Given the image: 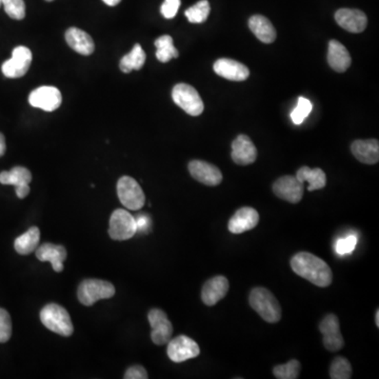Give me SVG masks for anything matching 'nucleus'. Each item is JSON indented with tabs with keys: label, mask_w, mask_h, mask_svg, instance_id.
Returning <instances> with one entry per match:
<instances>
[{
	"label": "nucleus",
	"mask_w": 379,
	"mask_h": 379,
	"mask_svg": "<svg viewBox=\"0 0 379 379\" xmlns=\"http://www.w3.org/2000/svg\"><path fill=\"white\" fill-rule=\"evenodd\" d=\"M293 271L317 287H329L333 273L327 262L309 252H300L291 260Z\"/></svg>",
	"instance_id": "obj_1"
},
{
	"label": "nucleus",
	"mask_w": 379,
	"mask_h": 379,
	"mask_svg": "<svg viewBox=\"0 0 379 379\" xmlns=\"http://www.w3.org/2000/svg\"><path fill=\"white\" fill-rule=\"evenodd\" d=\"M251 307L266 323H276L282 319V308L275 296L266 288H254L249 297Z\"/></svg>",
	"instance_id": "obj_2"
},
{
	"label": "nucleus",
	"mask_w": 379,
	"mask_h": 379,
	"mask_svg": "<svg viewBox=\"0 0 379 379\" xmlns=\"http://www.w3.org/2000/svg\"><path fill=\"white\" fill-rule=\"evenodd\" d=\"M41 321L47 329L61 336H71L74 332L70 314L57 303H50L41 310Z\"/></svg>",
	"instance_id": "obj_3"
},
{
	"label": "nucleus",
	"mask_w": 379,
	"mask_h": 379,
	"mask_svg": "<svg viewBox=\"0 0 379 379\" xmlns=\"http://www.w3.org/2000/svg\"><path fill=\"white\" fill-rule=\"evenodd\" d=\"M115 295V287L111 282L102 279H86L79 284L77 296L80 303L87 307L100 299H108Z\"/></svg>",
	"instance_id": "obj_4"
},
{
	"label": "nucleus",
	"mask_w": 379,
	"mask_h": 379,
	"mask_svg": "<svg viewBox=\"0 0 379 379\" xmlns=\"http://www.w3.org/2000/svg\"><path fill=\"white\" fill-rule=\"evenodd\" d=\"M172 98L179 108L191 116L200 115L205 108L200 95L190 84H179L174 87Z\"/></svg>",
	"instance_id": "obj_5"
},
{
	"label": "nucleus",
	"mask_w": 379,
	"mask_h": 379,
	"mask_svg": "<svg viewBox=\"0 0 379 379\" xmlns=\"http://www.w3.org/2000/svg\"><path fill=\"white\" fill-rule=\"evenodd\" d=\"M117 194L124 207L132 211L140 210L145 205L146 195L139 183L130 176H122L117 183Z\"/></svg>",
	"instance_id": "obj_6"
},
{
	"label": "nucleus",
	"mask_w": 379,
	"mask_h": 379,
	"mask_svg": "<svg viewBox=\"0 0 379 379\" xmlns=\"http://www.w3.org/2000/svg\"><path fill=\"white\" fill-rule=\"evenodd\" d=\"M137 233L135 217L124 209H117L111 215L108 235L114 240H128Z\"/></svg>",
	"instance_id": "obj_7"
},
{
	"label": "nucleus",
	"mask_w": 379,
	"mask_h": 379,
	"mask_svg": "<svg viewBox=\"0 0 379 379\" xmlns=\"http://www.w3.org/2000/svg\"><path fill=\"white\" fill-rule=\"evenodd\" d=\"M32 52L29 47L19 45L14 49L12 57L3 62V74L8 78H19L25 76L32 63Z\"/></svg>",
	"instance_id": "obj_8"
},
{
	"label": "nucleus",
	"mask_w": 379,
	"mask_h": 379,
	"mask_svg": "<svg viewBox=\"0 0 379 379\" xmlns=\"http://www.w3.org/2000/svg\"><path fill=\"white\" fill-rule=\"evenodd\" d=\"M319 331L323 334V345L330 352L341 350L345 341L341 332L339 319L335 314H328L319 323Z\"/></svg>",
	"instance_id": "obj_9"
},
{
	"label": "nucleus",
	"mask_w": 379,
	"mask_h": 379,
	"mask_svg": "<svg viewBox=\"0 0 379 379\" xmlns=\"http://www.w3.org/2000/svg\"><path fill=\"white\" fill-rule=\"evenodd\" d=\"M168 356L174 363H183L200 354V347L192 338L179 335L168 343Z\"/></svg>",
	"instance_id": "obj_10"
},
{
	"label": "nucleus",
	"mask_w": 379,
	"mask_h": 379,
	"mask_svg": "<svg viewBox=\"0 0 379 379\" xmlns=\"http://www.w3.org/2000/svg\"><path fill=\"white\" fill-rule=\"evenodd\" d=\"M148 319L152 328V341L157 345L169 343L173 334V325L167 314L161 309H152L148 314Z\"/></svg>",
	"instance_id": "obj_11"
},
{
	"label": "nucleus",
	"mask_w": 379,
	"mask_h": 379,
	"mask_svg": "<svg viewBox=\"0 0 379 379\" xmlns=\"http://www.w3.org/2000/svg\"><path fill=\"white\" fill-rule=\"evenodd\" d=\"M29 102L34 108H41L47 112H53L60 106L62 96L60 91L52 86H43L30 94Z\"/></svg>",
	"instance_id": "obj_12"
},
{
	"label": "nucleus",
	"mask_w": 379,
	"mask_h": 379,
	"mask_svg": "<svg viewBox=\"0 0 379 379\" xmlns=\"http://www.w3.org/2000/svg\"><path fill=\"white\" fill-rule=\"evenodd\" d=\"M303 183L296 176H282L274 183L273 192L280 199L291 203H298L303 196Z\"/></svg>",
	"instance_id": "obj_13"
},
{
	"label": "nucleus",
	"mask_w": 379,
	"mask_h": 379,
	"mask_svg": "<svg viewBox=\"0 0 379 379\" xmlns=\"http://www.w3.org/2000/svg\"><path fill=\"white\" fill-rule=\"evenodd\" d=\"M31 181L32 174L27 168L15 167L11 171H3L0 173V183L14 185L16 195L21 199L29 195V183Z\"/></svg>",
	"instance_id": "obj_14"
},
{
	"label": "nucleus",
	"mask_w": 379,
	"mask_h": 379,
	"mask_svg": "<svg viewBox=\"0 0 379 379\" xmlns=\"http://www.w3.org/2000/svg\"><path fill=\"white\" fill-rule=\"evenodd\" d=\"M260 222V214L255 209L244 207L237 210L229 220V231L233 234H242L253 230Z\"/></svg>",
	"instance_id": "obj_15"
},
{
	"label": "nucleus",
	"mask_w": 379,
	"mask_h": 379,
	"mask_svg": "<svg viewBox=\"0 0 379 379\" xmlns=\"http://www.w3.org/2000/svg\"><path fill=\"white\" fill-rule=\"evenodd\" d=\"M189 171L193 179L209 187H215L222 181V174L220 170L205 161H191L189 163Z\"/></svg>",
	"instance_id": "obj_16"
},
{
	"label": "nucleus",
	"mask_w": 379,
	"mask_h": 379,
	"mask_svg": "<svg viewBox=\"0 0 379 379\" xmlns=\"http://www.w3.org/2000/svg\"><path fill=\"white\" fill-rule=\"evenodd\" d=\"M229 280L222 275H217L211 278L203 284L201 290V299L208 307L216 305L219 300L222 299L229 291Z\"/></svg>",
	"instance_id": "obj_17"
},
{
	"label": "nucleus",
	"mask_w": 379,
	"mask_h": 379,
	"mask_svg": "<svg viewBox=\"0 0 379 379\" xmlns=\"http://www.w3.org/2000/svg\"><path fill=\"white\" fill-rule=\"evenodd\" d=\"M335 21L339 27L351 33H361L368 25L366 14L360 10L341 9L335 13Z\"/></svg>",
	"instance_id": "obj_18"
},
{
	"label": "nucleus",
	"mask_w": 379,
	"mask_h": 379,
	"mask_svg": "<svg viewBox=\"0 0 379 379\" xmlns=\"http://www.w3.org/2000/svg\"><path fill=\"white\" fill-rule=\"evenodd\" d=\"M214 72L232 82H244L250 76V71L242 63L233 59L221 58L215 61Z\"/></svg>",
	"instance_id": "obj_19"
},
{
	"label": "nucleus",
	"mask_w": 379,
	"mask_h": 379,
	"mask_svg": "<svg viewBox=\"0 0 379 379\" xmlns=\"http://www.w3.org/2000/svg\"><path fill=\"white\" fill-rule=\"evenodd\" d=\"M231 156L237 165H248L256 161L257 150L250 137L240 135L233 141Z\"/></svg>",
	"instance_id": "obj_20"
},
{
	"label": "nucleus",
	"mask_w": 379,
	"mask_h": 379,
	"mask_svg": "<svg viewBox=\"0 0 379 379\" xmlns=\"http://www.w3.org/2000/svg\"><path fill=\"white\" fill-rule=\"evenodd\" d=\"M67 250L65 246L45 242L37 246L36 257L41 262H50L53 270L57 273L63 271V262L67 260Z\"/></svg>",
	"instance_id": "obj_21"
},
{
	"label": "nucleus",
	"mask_w": 379,
	"mask_h": 379,
	"mask_svg": "<svg viewBox=\"0 0 379 379\" xmlns=\"http://www.w3.org/2000/svg\"><path fill=\"white\" fill-rule=\"evenodd\" d=\"M351 151L357 161L366 165H375L379 161V142L377 139L355 140Z\"/></svg>",
	"instance_id": "obj_22"
},
{
	"label": "nucleus",
	"mask_w": 379,
	"mask_h": 379,
	"mask_svg": "<svg viewBox=\"0 0 379 379\" xmlns=\"http://www.w3.org/2000/svg\"><path fill=\"white\" fill-rule=\"evenodd\" d=\"M66 41L69 47L78 54L89 56L94 52L95 45L92 37L78 27H72L67 30Z\"/></svg>",
	"instance_id": "obj_23"
},
{
	"label": "nucleus",
	"mask_w": 379,
	"mask_h": 379,
	"mask_svg": "<svg viewBox=\"0 0 379 379\" xmlns=\"http://www.w3.org/2000/svg\"><path fill=\"white\" fill-rule=\"evenodd\" d=\"M328 62L336 72H345L351 66L350 53L347 52V47L343 43L337 41H331L328 51Z\"/></svg>",
	"instance_id": "obj_24"
},
{
	"label": "nucleus",
	"mask_w": 379,
	"mask_h": 379,
	"mask_svg": "<svg viewBox=\"0 0 379 379\" xmlns=\"http://www.w3.org/2000/svg\"><path fill=\"white\" fill-rule=\"evenodd\" d=\"M249 27L262 43H272L276 39V30L271 21L262 15H254L249 21Z\"/></svg>",
	"instance_id": "obj_25"
},
{
	"label": "nucleus",
	"mask_w": 379,
	"mask_h": 379,
	"mask_svg": "<svg viewBox=\"0 0 379 379\" xmlns=\"http://www.w3.org/2000/svg\"><path fill=\"white\" fill-rule=\"evenodd\" d=\"M41 240V231L37 227H32L25 234L16 238L14 248L21 255H29L36 250Z\"/></svg>",
	"instance_id": "obj_26"
},
{
	"label": "nucleus",
	"mask_w": 379,
	"mask_h": 379,
	"mask_svg": "<svg viewBox=\"0 0 379 379\" xmlns=\"http://www.w3.org/2000/svg\"><path fill=\"white\" fill-rule=\"evenodd\" d=\"M296 179L301 183H309L310 192L315 190H321L327 185V176L325 172L319 168L316 169H310L309 167L300 168L296 173Z\"/></svg>",
	"instance_id": "obj_27"
},
{
	"label": "nucleus",
	"mask_w": 379,
	"mask_h": 379,
	"mask_svg": "<svg viewBox=\"0 0 379 379\" xmlns=\"http://www.w3.org/2000/svg\"><path fill=\"white\" fill-rule=\"evenodd\" d=\"M145 51L142 50L141 45L136 43L131 52L122 57L119 62L120 70L124 73H130L133 70H140L146 62Z\"/></svg>",
	"instance_id": "obj_28"
},
{
	"label": "nucleus",
	"mask_w": 379,
	"mask_h": 379,
	"mask_svg": "<svg viewBox=\"0 0 379 379\" xmlns=\"http://www.w3.org/2000/svg\"><path fill=\"white\" fill-rule=\"evenodd\" d=\"M156 57L161 62H168L179 56V51L174 47L173 38L170 35H163L155 41Z\"/></svg>",
	"instance_id": "obj_29"
},
{
	"label": "nucleus",
	"mask_w": 379,
	"mask_h": 379,
	"mask_svg": "<svg viewBox=\"0 0 379 379\" xmlns=\"http://www.w3.org/2000/svg\"><path fill=\"white\" fill-rule=\"evenodd\" d=\"M210 11V3L208 0H200L196 5L189 8L185 14L190 23H203L208 19Z\"/></svg>",
	"instance_id": "obj_30"
},
{
	"label": "nucleus",
	"mask_w": 379,
	"mask_h": 379,
	"mask_svg": "<svg viewBox=\"0 0 379 379\" xmlns=\"http://www.w3.org/2000/svg\"><path fill=\"white\" fill-rule=\"evenodd\" d=\"M330 377L332 379H350L352 377L350 361L343 356L336 357L330 367Z\"/></svg>",
	"instance_id": "obj_31"
},
{
	"label": "nucleus",
	"mask_w": 379,
	"mask_h": 379,
	"mask_svg": "<svg viewBox=\"0 0 379 379\" xmlns=\"http://www.w3.org/2000/svg\"><path fill=\"white\" fill-rule=\"evenodd\" d=\"M300 363L292 359L284 365L274 367L273 374L278 379H296L299 377Z\"/></svg>",
	"instance_id": "obj_32"
},
{
	"label": "nucleus",
	"mask_w": 379,
	"mask_h": 379,
	"mask_svg": "<svg viewBox=\"0 0 379 379\" xmlns=\"http://www.w3.org/2000/svg\"><path fill=\"white\" fill-rule=\"evenodd\" d=\"M313 108V104H311L309 100L305 97L298 98L297 106L292 111L291 119L294 124H303V120L310 115Z\"/></svg>",
	"instance_id": "obj_33"
},
{
	"label": "nucleus",
	"mask_w": 379,
	"mask_h": 379,
	"mask_svg": "<svg viewBox=\"0 0 379 379\" xmlns=\"http://www.w3.org/2000/svg\"><path fill=\"white\" fill-rule=\"evenodd\" d=\"M5 13L16 21H21L25 16V3L23 0H1Z\"/></svg>",
	"instance_id": "obj_34"
},
{
	"label": "nucleus",
	"mask_w": 379,
	"mask_h": 379,
	"mask_svg": "<svg viewBox=\"0 0 379 379\" xmlns=\"http://www.w3.org/2000/svg\"><path fill=\"white\" fill-rule=\"evenodd\" d=\"M12 336V321L9 312L0 308V343H7Z\"/></svg>",
	"instance_id": "obj_35"
},
{
	"label": "nucleus",
	"mask_w": 379,
	"mask_h": 379,
	"mask_svg": "<svg viewBox=\"0 0 379 379\" xmlns=\"http://www.w3.org/2000/svg\"><path fill=\"white\" fill-rule=\"evenodd\" d=\"M356 244V235H349L345 238L337 240L336 244H335V251H336L338 255H347V254H351L354 251Z\"/></svg>",
	"instance_id": "obj_36"
},
{
	"label": "nucleus",
	"mask_w": 379,
	"mask_h": 379,
	"mask_svg": "<svg viewBox=\"0 0 379 379\" xmlns=\"http://www.w3.org/2000/svg\"><path fill=\"white\" fill-rule=\"evenodd\" d=\"M181 3V0H165L161 9L163 17L167 19H174L179 12Z\"/></svg>",
	"instance_id": "obj_37"
},
{
	"label": "nucleus",
	"mask_w": 379,
	"mask_h": 379,
	"mask_svg": "<svg viewBox=\"0 0 379 379\" xmlns=\"http://www.w3.org/2000/svg\"><path fill=\"white\" fill-rule=\"evenodd\" d=\"M148 373L141 366H133L126 370L124 379H147Z\"/></svg>",
	"instance_id": "obj_38"
},
{
	"label": "nucleus",
	"mask_w": 379,
	"mask_h": 379,
	"mask_svg": "<svg viewBox=\"0 0 379 379\" xmlns=\"http://www.w3.org/2000/svg\"><path fill=\"white\" fill-rule=\"evenodd\" d=\"M136 228H137V232H143V231L148 230V227L150 226L149 216L145 214H140L137 218H135Z\"/></svg>",
	"instance_id": "obj_39"
},
{
	"label": "nucleus",
	"mask_w": 379,
	"mask_h": 379,
	"mask_svg": "<svg viewBox=\"0 0 379 379\" xmlns=\"http://www.w3.org/2000/svg\"><path fill=\"white\" fill-rule=\"evenodd\" d=\"M7 146H5V138L3 133H0V157L5 155Z\"/></svg>",
	"instance_id": "obj_40"
},
{
	"label": "nucleus",
	"mask_w": 379,
	"mask_h": 379,
	"mask_svg": "<svg viewBox=\"0 0 379 379\" xmlns=\"http://www.w3.org/2000/svg\"><path fill=\"white\" fill-rule=\"evenodd\" d=\"M106 5H110V7H115L122 0H102Z\"/></svg>",
	"instance_id": "obj_41"
},
{
	"label": "nucleus",
	"mask_w": 379,
	"mask_h": 379,
	"mask_svg": "<svg viewBox=\"0 0 379 379\" xmlns=\"http://www.w3.org/2000/svg\"><path fill=\"white\" fill-rule=\"evenodd\" d=\"M375 323H376L377 328H379V310H377L376 315H375Z\"/></svg>",
	"instance_id": "obj_42"
},
{
	"label": "nucleus",
	"mask_w": 379,
	"mask_h": 379,
	"mask_svg": "<svg viewBox=\"0 0 379 379\" xmlns=\"http://www.w3.org/2000/svg\"><path fill=\"white\" fill-rule=\"evenodd\" d=\"M47 1H53V0H47Z\"/></svg>",
	"instance_id": "obj_43"
},
{
	"label": "nucleus",
	"mask_w": 379,
	"mask_h": 379,
	"mask_svg": "<svg viewBox=\"0 0 379 379\" xmlns=\"http://www.w3.org/2000/svg\"><path fill=\"white\" fill-rule=\"evenodd\" d=\"M0 5H1V0H0Z\"/></svg>",
	"instance_id": "obj_44"
}]
</instances>
